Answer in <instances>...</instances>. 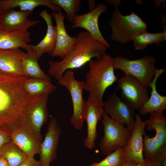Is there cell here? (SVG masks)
I'll use <instances>...</instances> for the list:
<instances>
[{
	"mask_svg": "<svg viewBox=\"0 0 166 166\" xmlns=\"http://www.w3.org/2000/svg\"><path fill=\"white\" fill-rule=\"evenodd\" d=\"M29 78L0 71V130L9 136L14 129L22 126L25 108L34 97L25 89Z\"/></svg>",
	"mask_w": 166,
	"mask_h": 166,
	"instance_id": "obj_1",
	"label": "cell"
},
{
	"mask_svg": "<svg viewBox=\"0 0 166 166\" xmlns=\"http://www.w3.org/2000/svg\"><path fill=\"white\" fill-rule=\"evenodd\" d=\"M107 47L93 38L87 31L79 33L72 48L60 61H50L49 74L57 80L65 71L80 68L93 58H99L106 54Z\"/></svg>",
	"mask_w": 166,
	"mask_h": 166,
	"instance_id": "obj_2",
	"label": "cell"
},
{
	"mask_svg": "<svg viewBox=\"0 0 166 166\" xmlns=\"http://www.w3.org/2000/svg\"><path fill=\"white\" fill-rule=\"evenodd\" d=\"M114 59L106 53L89 62V70L86 73L84 86V90L89 93L87 100L103 106L105 91L118 80L114 73Z\"/></svg>",
	"mask_w": 166,
	"mask_h": 166,
	"instance_id": "obj_3",
	"label": "cell"
},
{
	"mask_svg": "<svg viewBox=\"0 0 166 166\" xmlns=\"http://www.w3.org/2000/svg\"><path fill=\"white\" fill-rule=\"evenodd\" d=\"M112 31L111 39L120 44H125L132 41L140 33L146 31L147 25L143 20L133 11L124 15L115 7L109 22Z\"/></svg>",
	"mask_w": 166,
	"mask_h": 166,
	"instance_id": "obj_4",
	"label": "cell"
},
{
	"mask_svg": "<svg viewBox=\"0 0 166 166\" xmlns=\"http://www.w3.org/2000/svg\"><path fill=\"white\" fill-rule=\"evenodd\" d=\"M155 58L145 56L136 60L117 56L114 58V69L122 70L125 75L132 76L138 79L146 86L151 88L152 81L157 69Z\"/></svg>",
	"mask_w": 166,
	"mask_h": 166,
	"instance_id": "obj_5",
	"label": "cell"
},
{
	"mask_svg": "<svg viewBox=\"0 0 166 166\" xmlns=\"http://www.w3.org/2000/svg\"><path fill=\"white\" fill-rule=\"evenodd\" d=\"M102 117L104 134L99 147L102 155H108L125 146L131 136L132 131L127 127L112 120L105 112Z\"/></svg>",
	"mask_w": 166,
	"mask_h": 166,
	"instance_id": "obj_6",
	"label": "cell"
},
{
	"mask_svg": "<svg viewBox=\"0 0 166 166\" xmlns=\"http://www.w3.org/2000/svg\"><path fill=\"white\" fill-rule=\"evenodd\" d=\"M49 95L34 97L26 106L23 113V126L42 142V126L47 121L49 113L47 103Z\"/></svg>",
	"mask_w": 166,
	"mask_h": 166,
	"instance_id": "obj_7",
	"label": "cell"
},
{
	"mask_svg": "<svg viewBox=\"0 0 166 166\" xmlns=\"http://www.w3.org/2000/svg\"><path fill=\"white\" fill-rule=\"evenodd\" d=\"M57 81L60 85L66 88L70 92L73 106V114L70 122L76 129L80 130L85 121V101L82 95L85 81L77 80L73 72L70 69L65 71Z\"/></svg>",
	"mask_w": 166,
	"mask_h": 166,
	"instance_id": "obj_8",
	"label": "cell"
},
{
	"mask_svg": "<svg viewBox=\"0 0 166 166\" xmlns=\"http://www.w3.org/2000/svg\"><path fill=\"white\" fill-rule=\"evenodd\" d=\"M118 89L124 101L135 110H139L149 98L147 87L135 77L125 75L117 80Z\"/></svg>",
	"mask_w": 166,
	"mask_h": 166,
	"instance_id": "obj_9",
	"label": "cell"
},
{
	"mask_svg": "<svg viewBox=\"0 0 166 166\" xmlns=\"http://www.w3.org/2000/svg\"><path fill=\"white\" fill-rule=\"evenodd\" d=\"M118 89H116L103 102L104 112L110 116L112 120L122 125H126L132 131L135 124V110L117 96Z\"/></svg>",
	"mask_w": 166,
	"mask_h": 166,
	"instance_id": "obj_10",
	"label": "cell"
},
{
	"mask_svg": "<svg viewBox=\"0 0 166 166\" xmlns=\"http://www.w3.org/2000/svg\"><path fill=\"white\" fill-rule=\"evenodd\" d=\"M135 120L131 136L123 148L125 162L134 161L141 166H145L143 152V137L146 134L145 124L139 113L135 115Z\"/></svg>",
	"mask_w": 166,
	"mask_h": 166,
	"instance_id": "obj_11",
	"label": "cell"
},
{
	"mask_svg": "<svg viewBox=\"0 0 166 166\" xmlns=\"http://www.w3.org/2000/svg\"><path fill=\"white\" fill-rule=\"evenodd\" d=\"M107 6L104 3H100L93 10L81 15H76L71 23V28H81L85 29L94 39L98 40L108 48L110 44L101 34L99 27L98 20L100 15L107 10Z\"/></svg>",
	"mask_w": 166,
	"mask_h": 166,
	"instance_id": "obj_12",
	"label": "cell"
},
{
	"mask_svg": "<svg viewBox=\"0 0 166 166\" xmlns=\"http://www.w3.org/2000/svg\"><path fill=\"white\" fill-rule=\"evenodd\" d=\"M61 130L54 117L50 120L44 139L41 144L40 152V166H50L56 159L57 148Z\"/></svg>",
	"mask_w": 166,
	"mask_h": 166,
	"instance_id": "obj_13",
	"label": "cell"
},
{
	"mask_svg": "<svg viewBox=\"0 0 166 166\" xmlns=\"http://www.w3.org/2000/svg\"><path fill=\"white\" fill-rule=\"evenodd\" d=\"M33 11L17 10L14 8L3 10L0 17V27L10 31H27L29 28L40 22L39 20L29 19Z\"/></svg>",
	"mask_w": 166,
	"mask_h": 166,
	"instance_id": "obj_14",
	"label": "cell"
},
{
	"mask_svg": "<svg viewBox=\"0 0 166 166\" xmlns=\"http://www.w3.org/2000/svg\"><path fill=\"white\" fill-rule=\"evenodd\" d=\"M51 15L55 21L57 37L55 47L50 55L62 59L74 45L76 37H71L67 33L64 23L65 15L61 10L52 12Z\"/></svg>",
	"mask_w": 166,
	"mask_h": 166,
	"instance_id": "obj_15",
	"label": "cell"
},
{
	"mask_svg": "<svg viewBox=\"0 0 166 166\" xmlns=\"http://www.w3.org/2000/svg\"><path fill=\"white\" fill-rule=\"evenodd\" d=\"M26 53L19 48L0 49V71L14 76H26L23 62Z\"/></svg>",
	"mask_w": 166,
	"mask_h": 166,
	"instance_id": "obj_16",
	"label": "cell"
},
{
	"mask_svg": "<svg viewBox=\"0 0 166 166\" xmlns=\"http://www.w3.org/2000/svg\"><path fill=\"white\" fill-rule=\"evenodd\" d=\"M103 106L87 100L85 103V120L86 121L87 134L84 141L85 147L92 149L95 146L97 137V125L104 113Z\"/></svg>",
	"mask_w": 166,
	"mask_h": 166,
	"instance_id": "obj_17",
	"label": "cell"
},
{
	"mask_svg": "<svg viewBox=\"0 0 166 166\" xmlns=\"http://www.w3.org/2000/svg\"><path fill=\"white\" fill-rule=\"evenodd\" d=\"M10 136L28 157H34L39 153L42 142L25 127L22 126L15 128Z\"/></svg>",
	"mask_w": 166,
	"mask_h": 166,
	"instance_id": "obj_18",
	"label": "cell"
},
{
	"mask_svg": "<svg viewBox=\"0 0 166 166\" xmlns=\"http://www.w3.org/2000/svg\"><path fill=\"white\" fill-rule=\"evenodd\" d=\"M39 15L47 24L46 33L37 45H34L29 44L38 59L45 53L50 54L52 52L56 46L57 37L56 27L53 25L51 15L48 13L46 10H43L40 13Z\"/></svg>",
	"mask_w": 166,
	"mask_h": 166,
	"instance_id": "obj_19",
	"label": "cell"
},
{
	"mask_svg": "<svg viewBox=\"0 0 166 166\" xmlns=\"http://www.w3.org/2000/svg\"><path fill=\"white\" fill-rule=\"evenodd\" d=\"M165 70L166 68L156 69L151 84L150 97L139 110L140 115H144L152 112L163 114L166 109V97L159 94L156 89L157 81Z\"/></svg>",
	"mask_w": 166,
	"mask_h": 166,
	"instance_id": "obj_20",
	"label": "cell"
},
{
	"mask_svg": "<svg viewBox=\"0 0 166 166\" xmlns=\"http://www.w3.org/2000/svg\"><path fill=\"white\" fill-rule=\"evenodd\" d=\"M30 33L25 31H10L0 27V49L21 48L27 51L30 48Z\"/></svg>",
	"mask_w": 166,
	"mask_h": 166,
	"instance_id": "obj_21",
	"label": "cell"
},
{
	"mask_svg": "<svg viewBox=\"0 0 166 166\" xmlns=\"http://www.w3.org/2000/svg\"><path fill=\"white\" fill-rule=\"evenodd\" d=\"M149 113V118L144 121L145 128L148 131H155L159 151L161 154L166 155V117L154 112Z\"/></svg>",
	"mask_w": 166,
	"mask_h": 166,
	"instance_id": "obj_22",
	"label": "cell"
},
{
	"mask_svg": "<svg viewBox=\"0 0 166 166\" xmlns=\"http://www.w3.org/2000/svg\"><path fill=\"white\" fill-rule=\"evenodd\" d=\"M0 2L3 10L19 7L21 10L33 11L36 7L41 6L48 7L52 12L61 10L60 7L53 4L50 0H2Z\"/></svg>",
	"mask_w": 166,
	"mask_h": 166,
	"instance_id": "obj_23",
	"label": "cell"
},
{
	"mask_svg": "<svg viewBox=\"0 0 166 166\" xmlns=\"http://www.w3.org/2000/svg\"><path fill=\"white\" fill-rule=\"evenodd\" d=\"M38 59L31 48L26 51L23 62L25 76L29 78L50 80V77L44 72L40 67Z\"/></svg>",
	"mask_w": 166,
	"mask_h": 166,
	"instance_id": "obj_24",
	"label": "cell"
},
{
	"mask_svg": "<svg viewBox=\"0 0 166 166\" xmlns=\"http://www.w3.org/2000/svg\"><path fill=\"white\" fill-rule=\"evenodd\" d=\"M25 87L28 94L33 97L44 94L49 95L56 89V86L52 83L50 80L32 78L28 79Z\"/></svg>",
	"mask_w": 166,
	"mask_h": 166,
	"instance_id": "obj_25",
	"label": "cell"
},
{
	"mask_svg": "<svg viewBox=\"0 0 166 166\" xmlns=\"http://www.w3.org/2000/svg\"><path fill=\"white\" fill-rule=\"evenodd\" d=\"M164 30L161 33H152L146 31L141 32L135 36L132 41L135 49L143 50L147 46L152 44L159 45L166 40V27L164 26Z\"/></svg>",
	"mask_w": 166,
	"mask_h": 166,
	"instance_id": "obj_26",
	"label": "cell"
},
{
	"mask_svg": "<svg viewBox=\"0 0 166 166\" xmlns=\"http://www.w3.org/2000/svg\"><path fill=\"white\" fill-rule=\"evenodd\" d=\"M0 155L6 160L10 166H18L28 157L11 140L0 147Z\"/></svg>",
	"mask_w": 166,
	"mask_h": 166,
	"instance_id": "obj_27",
	"label": "cell"
},
{
	"mask_svg": "<svg viewBox=\"0 0 166 166\" xmlns=\"http://www.w3.org/2000/svg\"><path fill=\"white\" fill-rule=\"evenodd\" d=\"M143 155L144 159L154 160L162 163L166 161V156L160 152L155 137H150L146 134L143 137Z\"/></svg>",
	"mask_w": 166,
	"mask_h": 166,
	"instance_id": "obj_28",
	"label": "cell"
},
{
	"mask_svg": "<svg viewBox=\"0 0 166 166\" xmlns=\"http://www.w3.org/2000/svg\"><path fill=\"white\" fill-rule=\"evenodd\" d=\"M50 2L53 4L59 6L65 11L66 18L71 23L81 7L80 0H50Z\"/></svg>",
	"mask_w": 166,
	"mask_h": 166,
	"instance_id": "obj_29",
	"label": "cell"
},
{
	"mask_svg": "<svg viewBox=\"0 0 166 166\" xmlns=\"http://www.w3.org/2000/svg\"><path fill=\"white\" fill-rule=\"evenodd\" d=\"M125 162L123 148L117 150L101 162H94L89 166H122Z\"/></svg>",
	"mask_w": 166,
	"mask_h": 166,
	"instance_id": "obj_30",
	"label": "cell"
},
{
	"mask_svg": "<svg viewBox=\"0 0 166 166\" xmlns=\"http://www.w3.org/2000/svg\"><path fill=\"white\" fill-rule=\"evenodd\" d=\"M40 161L36 160L34 157H28L18 166H40Z\"/></svg>",
	"mask_w": 166,
	"mask_h": 166,
	"instance_id": "obj_31",
	"label": "cell"
},
{
	"mask_svg": "<svg viewBox=\"0 0 166 166\" xmlns=\"http://www.w3.org/2000/svg\"><path fill=\"white\" fill-rule=\"evenodd\" d=\"M10 141L11 140L10 136L0 130V147Z\"/></svg>",
	"mask_w": 166,
	"mask_h": 166,
	"instance_id": "obj_32",
	"label": "cell"
},
{
	"mask_svg": "<svg viewBox=\"0 0 166 166\" xmlns=\"http://www.w3.org/2000/svg\"><path fill=\"white\" fill-rule=\"evenodd\" d=\"M145 166H162L161 163L154 160H148L144 159Z\"/></svg>",
	"mask_w": 166,
	"mask_h": 166,
	"instance_id": "obj_33",
	"label": "cell"
},
{
	"mask_svg": "<svg viewBox=\"0 0 166 166\" xmlns=\"http://www.w3.org/2000/svg\"><path fill=\"white\" fill-rule=\"evenodd\" d=\"M105 2L109 5L117 8L121 6L122 3L120 0H105Z\"/></svg>",
	"mask_w": 166,
	"mask_h": 166,
	"instance_id": "obj_34",
	"label": "cell"
},
{
	"mask_svg": "<svg viewBox=\"0 0 166 166\" xmlns=\"http://www.w3.org/2000/svg\"><path fill=\"white\" fill-rule=\"evenodd\" d=\"M122 166H141L138 163L134 161L125 162Z\"/></svg>",
	"mask_w": 166,
	"mask_h": 166,
	"instance_id": "obj_35",
	"label": "cell"
},
{
	"mask_svg": "<svg viewBox=\"0 0 166 166\" xmlns=\"http://www.w3.org/2000/svg\"><path fill=\"white\" fill-rule=\"evenodd\" d=\"M0 166H10L6 160L0 155Z\"/></svg>",
	"mask_w": 166,
	"mask_h": 166,
	"instance_id": "obj_36",
	"label": "cell"
},
{
	"mask_svg": "<svg viewBox=\"0 0 166 166\" xmlns=\"http://www.w3.org/2000/svg\"><path fill=\"white\" fill-rule=\"evenodd\" d=\"M89 3V9L90 11L93 10L96 7L95 0H88Z\"/></svg>",
	"mask_w": 166,
	"mask_h": 166,
	"instance_id": "obj_37",
	"label": "cell"
},
{
	"mask_svg": "<svg viewBox=\"0 0 166 166\" xmlns=\"http://www.w3.org/2000/svg\"><path fill=\"white\" fill-rule=\"evenodd\" d=\"M2 11H3V10L2 8L1 4H0V17Z\"/></svg>",
	"mask_w": 166,
	"mask_h": 166,
	"instance_id": "obj_38",
	"label": "cell"
}]
</instances>
